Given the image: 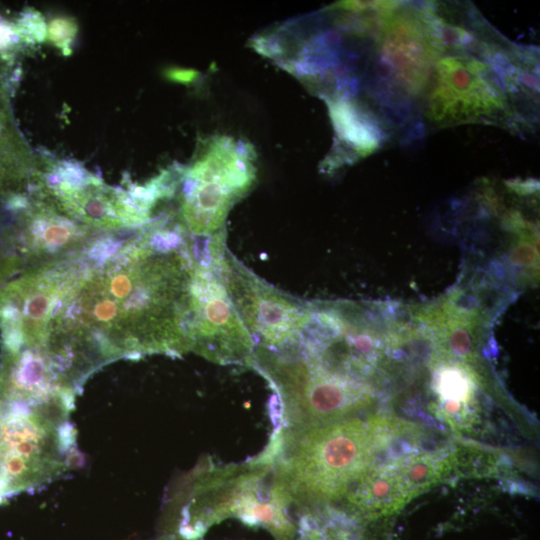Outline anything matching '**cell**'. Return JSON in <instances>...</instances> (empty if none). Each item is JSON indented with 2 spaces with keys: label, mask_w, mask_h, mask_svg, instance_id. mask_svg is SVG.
Wrapping results in <instances>:
<instances>
[{
  "label": "cell",
  "mask_w": 540,
  "mask_h": 540,
  "mask_svg": "<svg viewBox=\"0 0 540 540\" xmlns=\"http://www.w3.org/2000/svg\"><path fill=\"white\" fill-rule=\"evenodd\" d=\"M18 40L14 25L0 19V54L7 55Z\"/></svg>",
  "instance_id": "15"
},
{
  "label": "cell",
  "mask_w": 540,
  "mask_h": 540,
  "mask_svg": "<svg viewBox=\"0 0 540 540\" xmlns=\"http://www.w3.org/2000/svg\"><path fill=\"white\" fill-rule=\"evenodd\" d=\"M205 157L184 175L176 220L193 238L224 229L232 205L250 188L252 169L236 157Z\"/></svg>",
  "instance_id": "11"
},
{
  "label": "cell",
  "mask_w": 540,
  "mask_h": 540,
  "mask_svg": "<svg viewBox=\"0 0 540 540\" xmlns=\"http://www.w3.org/2000/svg\"><path fill=\"white\" fill-rule=\"evenodd\" d=\"M70 411L0 406V463L6 497L66 471L75 457Z\"/></svg>",
  "instance_id": "5"
},
{
  "label": "cell",
  "mask_w": 540,
  "mask_h": 540,
  "mask_svg": "<svg viewBox=\"0 0 540 540\" xmlns=\"http://www.w3.org/2000/svg\"><path fill=\"white\" fill-rule=\"evenodd\" d=\"M156 540H188L177 535L163 534Z\"/></svg>",
  "instance_id": "17"
},
{
  "label": "cell",
  "mask_w": 540,
  "mask_h": 540,
  "mask_svg": "<svg viewBox=\"0 0 540 540\" xmlns=\"http://www.w3.org/2000/svg\"><path fill=\"white\" fill-rule=\"evenodd\" d=\"M417 428L391 416L359 415L297 430L276 427L270 441L277 481L297 511L341 502L367 469Z\"/></svg>",
  "instance_id": "2"
},
{
  "label": "cell",
  "mask_w": 540,
  "mask_h": 540,
  "mask_svg": "<svg viewBox=\"0 0 540 540\" xmlns=\"http://www.w3.org/2000/svg\"><path fill=\"white\" fill-rule=\"evenodd\" d=\"M205 240L255 348L277 349L294 339L306 318L308 301L268 283L239 261L227 247L224 229Z\"/></svg>",
  "instance_id": "9"
},
{
  "label": "cell",
  "mask_w": 540,
  "mask_h": 540,
  "mask_svg": "<svg viewBox=\"0 0 540 540\" xmlns=\"http://www.w3.org/2000/svg\"><path fill=\"white\" fill-rule=\"evenodd\" d=\"M430 362L434 412L453 430L468 431L479 420L478 392L481 376L477 359H466L449 352L431 331Z\"/></svg>",
  "instance_id": "12"
},
{
  "label": "cell",
  "mask_w": 540,
  "mask_h": 540,
  "mask_svg": "<svg viewBox=\"0 0 540 540\" xmlns=\"http://www.w3.org/2000/svg\"><path fill=\"white\" fill-rule=\"evenodd\" d=\"M189 335L191 352L219 365L249 366L255 344L205 239L196 241Z\"/></svg>",
  "instance_id": "10"
},
{
  "label": "cell",
  "mask_w": 540,
  "mask_h": 540,
  "mask_svg": "<svg viewBox=\"0 0 540 540\" xmlns=\"http://www.w3.org/2000/svg\"><path fill=\"white\" fill-rule=\"evenodd\" d=\"M6 497L4 478L2 473V467L0 463V502Z\"/></svg>",
  "instance_id": "16"
},
{
  "label": "cell",
  "mask_w": 540,
  "mask_h": 540,
  "mask_svg": "<svg viewBox=\"0 0 540 540\" xmlns=\"http://www.w3.org/2000/svg\"><path fill=\"white\" fill-rule=\"evenodd\" d=\"M195 265V239L169 217L104 234L42 346L82 380L119 358L191 352Z\"/></svg>",
  "instance_id": "1"
},
{
  "label": "cell",
  "mask_w": 540,
  "mask_h": 540,
  "mask_svg": "<svg viewBox=\"0 0 540 540\" xmlns=\"http://www.w3.org/2000/svg\"><path fill=\"white\" fill-rule=\"evenodd\" d=\"M274 471V456L265 449L239 464L219 465L209 457L186 474L166 504L163 534L201 540L214 524L237 518L267 529L275 540H292L296 523Z\"/></svg>",
  "instance_id": "3"
},
{
  "label": "cell",
  "mask_w": 540,
  "mask_h": 540,
  "mask_svg": "<svg viewBox=\"0 0 540 540\" xmlns=\"http://www.w3.org/2000/svg\"><path fill=\"white\" fill-rule=\"evenodd\" d=\"M33 183L67 217L100 233L148 224L159 201L150 184L126 192L68 164L39 165Z\"/></svg>",
  "instance_id": "7"
},
{
  "label": "cell",
  "mask_w": 540,
  "mask_h": 540,
  "mask_svg": "<svg viewBox=\"0 0 540 540\" xmlns=\"http://www.w3.org/2000/svg\"><path fill=\"white\" fill-rule=\"evenodd\" d=\"M97 240L62 261L26 269L0 290L2 348L41 345L61 301L93 260Z\"/></svg>",
  "instance_id": "8"
},
{
  "label": "cell",
  "mask_w": 540,
  "mask_h": 540,
  "mask_svg": "<svg viewBox=\"0 0 540 540\" xmlns=\"http://www.w3.org/2000/svg\"><path fill=\"white\" fill-rule=\"evenodd\" d=\"M292 540H366L356 520L332 506L299 510Z\"/></svg>",
  "instance_id": "13"
},
{
  "label": "cell",
  "mask_w": 540,
  "mask_h": 540,
  "mask_svg": "<svg viewBox=\"0 0 540 540\" xmlns=\"http://www.w3.org/2000/svg\"><path fill=\"white\" fill-rule=\"evenodd\" d=\"M399 439L374 462L341 502L347 515L356 521L392 515L427 489L441 482L456 468V450L445 446L422 448V431Z\"/></svg>",
  "instance_id": "6"
},
{
  "label": "cell",
  "mask_w": 540,
  "mask_h": 540,
  "mask_svg": "<svg viewBox=\"0 0 540 540\" xmlns=\"http://www.w3.org/2000/svg\"><path fill=\"white\" fill-rule=\"evenodd\" d=\"M470 28L444 38L423 100L424 116L434 126L513 121L516 97L536 90V76L524 65L529 58Z\"/></svg>",
  "instance_id": "4"
},
{
  "label": "cell",
  "mask_w": 540,
  "mask_h": 540,
  "mask_svg": "<svg viewBox=\"0 0 540 540\" xmlns=\"http://www.w3.org/2000/svg\"><path fill=\"white\" fill-rule=\"evenodd\" d=\"M74 34L75 26L70 21L57 19L51 22L49 37L58 47H67Z\"/></svg>",
  "instance_id": "14"
}]
</instances>
